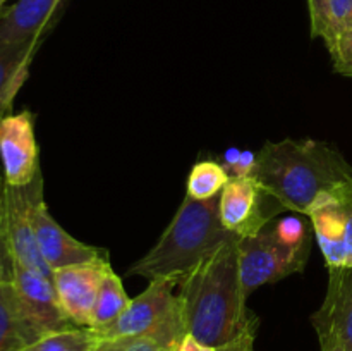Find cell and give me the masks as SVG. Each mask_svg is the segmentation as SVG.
Returning <instances> with one entry per match:
<instances>
[{
	"label": "cell",
	"mask_w": 352,
	"mask_h": 351,
	"mask_svg": "<svg viewBox=\"0 0 352 351\" xmlns=\"http://www.w3.org/2000/svg\"><path fill=\"white\" fill-rule=\"evenodd\" d=\"M0 200H2V196H0ZM12 267L14 260L9 250V243H7L6 229H3L2 205H0V284L12 282Z\"/></svg>",
	"instance_id": "cb8c5ba5"
},
{
	"label": "cell",
	"mask_w": 352,
	"mask_h": 351,
	"mask_svg": "<svg viewBox=\"0 0 352 351\" xmlns=\"http://www.w3.org/2000/svg\"><path fill=\"white\" fill-rule=\"evenodd\" d=\"M168 351H217V350L215 348L208 346V344H203L201 341H198L195 336H191V334H186V336L182 337L177 344H174Z\"/></svg>",
	"instance_id": "d4e9b609"
},
{
	"label": "cell",
	"mask_w": 352,
	"mask_h": 351,
	"mask_svg": "<svg viewBox=\"0 0 352 351\" xmlns=\"http://www.w3.org/2000/svg\"><path fill=\"white\" fill-rule=\"evenodd\" d=\"M239 270L244 292H251L267 284H275L292 274L302 272L309 255V244L291 246L275 233L272 222L256 234L239 237Z\"/></svg>",
	"instance_id": "5b68a950"
},
{
	"label": "cell",
	"mask_w": 352,
	"mask_h": 351,
	"mask_svg": "<svg viewBox=\"0 0 352 351\" xmlns=\"http://www.w3.org/2000/svg\"><path fill=\"white\" fill-rule=\"evenodd\" d=\"M31 343L12 282L0 284V351H21Z\"/></svg>",
	"instance_id": "2e32d148"
},
{
	"label": "cell",
	"mask_w": 352,
	"mask_h": 351,
	"mask_svg": "<svg viewBox=\"0 0 352 351\" xmlns=\"http://www.w3.org/2000/svg\"><path fill=\"white\" fill-rule=\"evenodd\" d=\"M236 237L220 222L219 198L199 202L186 196L155 246L127 274L148 281L158 277L182 281L203 258Z\"/></svg>",
	"instance_id": "3957f363"
},
{
	"label": "cell",
	"mask_w": 352,
	"mask_h": 351,
	"mask_svg": "<svg viewBox=\"0 0 352 351\" xmlns=\"http://www.w3.org/2000/svg\"><path fill=\"white\" fill-rule=\"evenodd\" d=\"M40 45L0 48V117L10 114L14 98L28 79L30 65Z\"/></svg>",
	"instance_id": "9a60e30c"
},
{
	"label": "cell",
	"mask_w": 352,
	"mask_h": 351,
	"mask_svg": "<svg viewBox=\"0 0 352 351\" xmlns=\"http://www.w3.org/2000/svg\"><path fill=\"white\" fill-rule=\"evenodd\" d=\"M12 286L31 341L76 327L58 301L52 277L14 262Z\"/></svg>",
	"instance_id": "52a82bcc"
},
{
	"label": "cell",
	"mask_w": 352,
	"mask_h": 351,
	"mask_svg": "<svg viewBox=\"0 0 352 351\" xmlns=\"http://www.w3.org/2000/svg\"><path fill=\"white\" fill-rule=\"evenodd\" d=\"M179 284L181 281L175 277L151 279L141 295L131 298L129 306L116 322L95 330L98 339L151 337L170 350L188 334L181 299L174 292Z\"/></svg>",
	"instance_id": "277c9868"
},
{
	"label": "cell",
	"mask_w": 352,
	"mask_h": 351,
	"mask_svg": "<svg viewBox=\"0 0 352 351\" xmlns=\"http://www.w3.org/2000/svg\"><path fill=\"white\" fill-rule=\"evenodd\" d=\"M98 341V336L93 329L72 327V329L47 334L24 346L21 351H96Z\"/></svg>",
	"instance_id": "d6986e66"
},
{
	"label": "cell",
	"mask_w": 352,
	"mask_h": 351,
	"mask_svg": "<svg viewBox=\"0 0 352 351\" xmlns=\"http://www.w3.org/2000/svg\"><path fill=\"white\" fill-rule=\"evenodd\" d=\"M282 210L280 203L263 191L251 176L230 178L219 195L220 222L237 237L256 234Z\"/></svg>",
	"instance_id": "9c48e42d"
},
{
	"label": "cell",
	"mask_w": 352,
	"mask_h": 351,
	"mask_svg": "<svg viewBox=\"0 0 352 351\" xmlns=\"http://www.w3.org/2000/svg\"><path fill=\"white\" fill-rule=\"evenodd\" d=\"M96 351H168L151 337H119L100 339Z\"/></svg>",
	"instance_id": "603a6c76"
},
{
	"label": "cell",
	"mask_w": 352,
	"mask_h": 351,
	"mask_svg": "<svg viewBox=\"0 0 352 351\" xmlns=\"http://www.w3.org/2000/svg\"><path fill=\"white\" fill-rule=\"evenodd\" d=\"M254 336H256V334H248V336L241 337V339L234 341V343L227 344V346L219 348L217 351H254L253 350Z\"/></svg>",
	"instance_id": "484cf974"
},
{
	"label": "cell",
	"mask_w": 352,
	"mask_h": 351,
	"mask_svg": "<svg viewBox=\"0 0 352 351\" xmlns=\"http://www.w3.org/2000/svg\"><path fill=\"white\" fill-rule=\"evenodd\" d=\"M2 182H3V176H2V171H0V196H2Z\"/></svg>",
	"instance_id": "f1b7e54d"
},
{
	"label": "cell",
	"mask_w": 352,
	"mask_h": 351,
	"mask_svg": "<svg viewBox=\"0 0 352 351\" xmlns=\"http://www.w3.org/2000/svg\"><path fill=\"white\" fill-rule=\"evenodd\" d=\"M230 176L222 164L213 160H201L195 164L186 182V196L192 200H212L220 195Z\"/></svg>",
	"instance_id": "ac0fdd59"
},
{
	"label": "cell",
	"mask_w": 352,
	"mask_h": 351,
	"mask_svg": "<svg viewBox=\"0 0 352 351\" xmlns=\"http://www.w3.org/2000/svg\"><path fill=\"white\" fill-rule=\"evenodd\" d=\"M332 58L333 71L339 74H346L352 69V28L337 33L336 36L325 43Z\"/></svg>",
	"instance_id": "44dd1931"
},
{
	"label": "cell",
	"mask_w": 352,
	"mask_h": 351,
	"mask_svg": "<svg viewBox=\"0 0 352 351\" xmlns=\"http://www.w3.org/2000/svg\"><path fill=\"white\" fill-rule=\"evenodd\" d=\"M313 326L320 341L336 339L352 351V267L329 268L327 295Z\"/></svg>",
	"instance_id": "5bb4252c"
},
{
	"label": "cell",
	"mask_w": 352,
	"mask_h": 351,
	"mask_svg": "<svg viewBox=\"0 0 352 351\" xmlns=\"http://www.w3.org/2000/svg\"><path fill=\"white\" fill-rule=\"evenodd\" d=\"M64 0H17L0 10V48L43 43L55 26Z\"/></svg>",
	"instance_id": "4fadbf2b"
},
{
	"label": "cell",
	"mask_w": 352,
	"mask_h": 351,
	"mask_svg": "<svg viewBox=\"0 0 352 351\" xmlns=\"http://www.w3.org/2000/svg\"><path fill=\"white\" fill-rule=\"evenodd\" d=\"M112 267L110 260L93 262V264L69 265L54 270L55 291L58 301L76 327H91L93 308L98 298L105 272Z\"/></svg>",
	"instance_id": "7c38bea8"
},
{
	"label": "cell",
	"mask_w": 352,
	"mask_h": 351,
	"mask_svg": "<svg viewBox=\"0 0 352 351\" xmlns=\"http://www.w3.org/2000/svg\"><path fill=\"white\" fill-rule=\"evenodd\" d=\"M323 6V0H308V7H309V19H316L322 10Z\"/></svg>",
	"instance_id": "83f0119b"
},
{
	"label": "cell",
	"mask_w": 352,
	"mask_h": 351,
	"mask_svg": "<svg viewBox=\"0 0 352 351\" xmlns=\"http://www.w3.org/2000/svg\"><path fill=\"white\" fill-rule=\"evenodd\" d=\"M251 178L284 210L308 215L320 196L352 184V167L333 145L285 138L267 141L256 151Z\"/></svg>",
	"instance_id": "7a4b0ae2"
},
{
	"label": "cell",
	"mask_w": 352,
	"mask_h": 351,
	"mask_svg": "<svg viewBox=\"0 0 352 351\" xmlns=\"http://www.w3.org/2000/svg\"><path fill=\"white\" fill-rule=\"evenodd\" d=\"M320 346H322V351H349L342 343L336 339L320 341Z\"/></svg>",
	"instance_id": "4316f807"
},
{
	"label": "cell",
	"mask_w": 352,
	"mask_h": 351,
	"mask_svg": "<svg viewBox=\"0 0 352 351\" xmlns=\"http://www.w3.org/2000/svg\"><path fill=\"white\" fill-rule=\"evenodd\" d=\"M274 229L277 236L280 237L284 243L291 244V246H305L309 244V229L308 224L302 217H284V219L277 220L274 224Z\"/></svg>",
	"instance_id": "7402d4cb"
},
{
	"label": "cell",
	"mask_w": 352,
	"mask_h": 351,
	"mask_svg": "<svg viewBox=\"0 0 352 351\" xmlns=\"http://www.w3.org/2000/svg\"><path fill=\"white\" fill-rule=\"evenodd\" d=\"M349 28H352V0H323L318 17L311 21V36L327 43Z\"/></svg>",
	"instance_id": "ffe728a7"
},
{
	"label": "cell",
	"mask_w": 352,
	"mask_h": 351,
	"mask_svg": "<svg viewBox=\"0 0 352 351\" xmlns=\"http://www.w3.org/2000/svg\"><path fill=\"white\" fill-rule=\"evenodd\" d=\"M344 76H347V78H352V69H351V71H347Z\"/></svg>",
	"instance_id": "f546056e"
},
{
	"label": "cell",
	"mask_w": 352,
	"mask_h": 351,
	"mask_svg": "<svg viewBox=\"0 0 352 351\" xmlns=\"http://www.w3.org/2000/svg\"><path fill=\"white\" fill-rule=\"evenodd\" d=\"M329 268L352 267V184L323 195L308 215Z\"/></svg>",
	"instance_id": "ba28073f"
},
{
	"label": "cell",
	"mask_w": 352,
	"mask_h": 351,
	"mask_svg": "<svg viewBox=\"0 0 352 351\" xmlns=\"http://www.w3.org/2000/svg\"><path fill=\"white\" fill-rule=\"evenodd\" d=\"M0 162L3 181L10 186H28L41 174L34 116L30 110L0 117Z\"/></svg>",
	"instance_id": "30bf717a"
},
{
	"label": "cell",
	"mask_w": 352,
	"mask_h": 351,
	"mask_svg": "<svg viewBox=\"0 0 352 351\" xmlns=\"http://www.w3.org/2000/svg\"><path fill=\"white\" fill-rule=\"evenodd\" d=\"M237 241L212 251L179 284L186 330L215 350L258 329L241 281Z\"/></svg>",
	"instance_id": "6da1fadb"
},
{
	"label": "cell",
	"mask_w": 352,
	"mask_h": 351,
	"mask_svg": "<svg viewBox=\"0 0 352 351\" xmlns=\"http://www.w3.org/2000/svg\"><path fill=\"white\" fill-rule=\"evenodd\" d=\"M7 2V0H0V10H2V6H3V3H6Z\"/></svg>",
	"instance_id": "4dcf8cb0"
},
{
	"label": "cell",
	"mask_w": 352,
	"mask_h": 351,
	"mask_svg": "<svg viewBox=\"0 0 352 351\" xmlns=\"http://www.w3.org/2000/svg\"><path fill=\"white\" fill-rule=\"evenodd\" d=\"M31 189L28 186H10L6 181L2 182V219L6 229L7 243H9L10 255L16 264L23 267L36 270L40 274L52 277L50 270L38 250L36 236L33 231V222L30 215Z\"/></svg>",
	"instance_id": "8fae6325"
},
{
	"label": "cell",
	"mask_w": 352,
	"mask_h": 351,
	"mask_svg": "<svg viewBox=\"0 0 352 351\" xmlns=\"http://www.w3.org/2000/svg\"><path fill=\"white\" fill-rule=\"evenodd\" d=\"M129 303L131 298L127 296L126 289H124L122 281L113 272V268L110 267L105 272V277H103L102 286H100V292L98 298H96L95 308H93L91 327L89 329L102 330L109 327L110 323H113L122 315L124 310L129 306Z\"/></svg>",
	"instance_id": "e0dca14e"
},
{
	"label": "cell",
	"mask_w": 352,
	"mask_h": 351,
	"mask_svg": "<svg viewBox=\"0 0 352 351\" xmlns=\"http://www.w3.org/2000/svg\"><path fill=\"white\" fill-rule=\"evenodd\" d=\"M30 215L34 236H36L38 250L52 272L57 268L69 267V265L109 260V251L78 241L52 217L43 198L41 174L33 182H30Z\"/></svg>",
	"instance_id": "8992f818"
}]
</instances>
